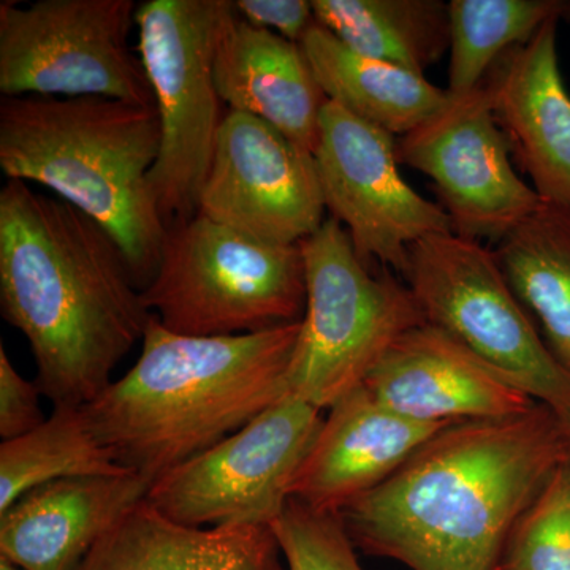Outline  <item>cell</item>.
<instances>
[{
	"instance_id": "obj_1",
	"label": "cell",
	"mask_w": 570,
	"mask_h": 570,
	"mask_svg": "<svg viewBox=\"0 0 570 570\" xmlns=\"http://www.w3.org/2000/svg\"><path fill=\"white\" fill-rule=\"evenodd\" d=\"M0 307L28 340L55 407L96 400L153 317L115 236L14 179L0 190Z\"/></svg>"
},
{
	"instance_id": "obj_2",
	"label": "cell",
	"mask_w": 570,
	"mask_h": 570,
	"mask_svg": "<svg viewBox=\"0 0 570 570\" xmlns=\"http://www.w3.org/2000/svg\"><path fill=\"white\" fill-rule=\"evenodd\" d=\"M562 464L557 412L453 423L341 512L356 549L412 570H498L520 519Z\"/></svg>"
},
{
	"instance_id": "obj_3",
	"label": "cell",
	"mask_w": 570,
	"mask_h": 570,
	"mask_svg": "<svg viewBox=\"0 0 570 570\" xmlns=\"http://www.w3.org/2000/svg\"><path fill=\"white\" fill-rule=\"evenodd\" d=\"M299 325L184 336L153 316L137 363L82 411L116 461L154 482L291 393Z\"/></svg>"
},
{
	"instance_id": "obj_4",
	"label": "cell",
	"mask_w": 570,
	"mask_h": 570,
	"mask_svg": "<svg viewBox=\"0 0 570 570\" xmlns=\"http://www.w3.org/2000/svg\"><path fill=\"white\" fill-rule=\"evenodd\" d=\"M160 151L154 105L105 97H3L0 168L40 184L121 245L140 291L159 266L167 225L151 184Z\"/></svg>"
},
{
	"instance_id": "obj_5",
	"label": "cell",
	"mask_w": 570,
	"mask_h": 570,
	"mask_svg": "<svg viewBox=\"0 0 570 570\" xmlns=\"http://www.w3.org/2000/svg\"><path fill=\"white\" fill-rule=\"evenodd\" d=\"M142 303L184 336H236L298 324L306 309L299 245L258 242L195 214L170 225Z\"/></svg>"
},
{
	"instance_id": "obj_6",
	"label": "cell",
	"mask_w": 570,
	"mask_h": 570,
	"mask_svg": "<svg viewBox=\"0 0 570 570\" xmlns=\"http://www.w3.org/2000/svg\"><path fill=\"white\" fill-rule=\"evenodd\" d=\"M299 247L306 309L288 392L325 411L365 382L397 337L425 321L411 291L392 275L374 276L333 217Z\"/></svg>"
},
{
	"instance_id": "obj_7",
	"label": "cell",
	"mask_w": 570,
	"mask_h": 570,
	"mask_svg": "<svg viewBox=\"0 0 570 570\" xmlns=\"http://www.w3.org/2000/svg\"><path fill=\"white\" fill-rule=\"evenodd\" d=\"M230 0H148L138 6V56L160 124L151 184L167 228L193 219L225 112L214 52Z\"/></svg>"
},
{
	"instance_id": "obj_8",
	"label": "cell",
	"mask_w": 570,
	"mask_h": 570,
	"mask_svg": "<svg viewBox=\"0 0 570 570\" xmlns=\"http://www.w3.org/2000/svg\"><path fill=\"white\" fill-rule=\"evenodd\" d=\"M407 288L425 324L466 347L499 376L557 411L570 396V371L543 343L493 250L453 234L409 250Z\"/></svg>"
},
{
	"instance_id": "obj_9",
	"label": "cell",
	"mask_w": 570,
	"mask_h": 570,
	"mask_svg": "<svg viewBox=\"0 0 570 570\" xmlns=\"http://www.w3.org/2000/svg\"><path fill=\"white\" fill-rule=\"evenodd\" d=\"M137 10L134 0L0 3V94L154 105L129 45Z\"/></svg>"
},
{
	"instance_id": "obj_10",
	"label": "cell",
	"mask_w": 570,
	"mask_h": 570,
	"mask_svg": "<svg viewBox=\"0 0 570 570\" xmlns=\"http://www.w3.org/2000/svg\"><path fill=\"white\" fill-rule=\"evenodd\" d=\"M285 395L246 426L154 480L148 502L189 527H269L291 501L296 472L324 419Z\"/></svg>"
},
{
	"instance_id": "obj_11",
	"label": "cell",
	"mask_w": 570,
	"mask_h": 570,
	"mask_svg": "<svg viewBox=\"0 0 570 570\" xmlns=\"http://www.w3.org/2000/svg\"><path fill=\"white\" fill-rule=\"evenodd\" d=\"M314 156L326 212L367 266L377 261L404 276L415 243L452 232L444 208L404 181L395 137L330 100Z\"/></svg>"
},
{
	"instance_id": "obj_12",
	"label": "cell",
	"mask_w": 570,
	"mask_h": 570,
	"mask_svg": "<svg viewBox=\"0 0 570 570\" xmlns=\"http://www.w3.org/2000/svg\"><path fill=\"white\" fill-rule=\"evenodd\" d=\"M512 154L483 82L396 141L397 163L436 186L453 234L479 243L501 242L543 205Z\"/></svg>"
},
{
	"instance_id": "obj_13",
	"label": "cell",
	"mask_w": 570,
	"mask_h": 570,
	"mask_svg": "<svg viewBox=\"0 0 570 570\" xmlns=\"http://www.w3.org/2000/svg\"><path fill=\"white\" fill-rule=\"evenodd\" d=\"M313 151L268 122L227 110L198 198L214 223L269 245H299L325 223Z\"/></svg>"
},
{
	"instance_id": "obj_14",
	"label": "cell",
	"mask_w": 570,
	"mask_h": 570,
	"mask_svg": "<svg viewBox=\"0 0 570 570\" xmlns=\"http://www.w3.org/2000/svg\"><path fill=\"white\" fill-rule=\"evenodd\" d=\"M363 384L396 414L433 425L512 417L538 403L428 324L397 337Z\"/></svg>"
},
{
	"instance_id": "obj_15",
	"label": "cell",
	"mask_w": 570,
	"mask_h": 570,
	"mask_svg": "<svg viewBox=\"0 0 570 570\" xmlns=\"http://www.w3.org/2000/svg\"><path fill=\"white\" fill-rule=\"evenodd\" d=\"M328 411L291 491L292 499L321 512H343L449 426L396 414L365 384L340 397Z\"/></svg>"
},
{
	"instance_id": "obj_16",
	"label": "cell",
	"mask_w": 570,
	"mask_h": 570,
	"mask_svg": "<svg viewBox=\"0 0 570 570\" xmlns=\"http://www.w3.org/2000/svg\"><path fill=\"white\" fill-rule=\"evenodd\" d=\"M551 20L487 75L491 108L540 200L570 212V94Z\"/></svg>"
},
{
	"instance_id": "obj_17",
	"label": "cell",
	"mask_w": 570,
	"mask_h": 570,
	"mask_svg": "<svg viewBox=\"0 0 570 570\" xmlns=\"http://www.w3.org/2000/svg\"><path fill=\"white\" fill-rule=\"evenodd\" d=\"M151 487L135 471L37 487L0 512V557L24 570H77Z\"/></svg>"
},
{
	"instance_id": "obj_18",
	"label": "cell",
	"mask_w": 570,
	"mask_h": 570,
	"mask_svg": "<svg viewBox=\"0 0 570 570\" xmlns=\"http://www.w3.org/2000/svg\"><path fill=\"white\" fill-rule=\"evenodd\" d=\"M214 80L228 110L255 116L316 153L328 99L302 45L255 28L234 9L217 40Z\"/></svg>"
},
{
	"instance_id": "obj_19",
	"label": "cell",
	"mask_w": 570,
	"mask_h": 570,
	"mask_svg": "<svg viewBox=\"0 0 570 570\" xmlns=\"http://www.w3.org/2000/svg\"><path fill=\"white\" fill-rule=\"evenodd\" d=\"M269 527H189L148 499L127 512L77 570H285Z\"/></svg>"
},
{
	"instance_id": "obj_20",
	"label": "cell",
	"mask_w": 570,
	"mask_h": 570,
	"mask_svg": "<svg viewBox=\"0 0 570 570\" xmlns=\"http://www.w3.org/2000/svg\"><path fill=\"white\" fill-rule=\"evenodd\" d=\"M302 47L330 102L393 137L417 129L450 102L448 89L422 75L352 51L317 22Z\"/></svg>"
},
{
	"instance_id": "obj_21",
	"label": "cell",
	"mask_w": 570,
	"mask_h": 570,
	"mask_svg": "<svg viewBox=\"0 0 570 570\" xmlns=\"http://www.w3.org/2000/svg\"><path fill=\"white\" fill-rule=\"evenodd\" d=\"M316 22L352 51L425 77L450 50L441 0H311Z\"/></svg>"
},
{
	"instance_id": "obj_22",
	"label": "cell",
	"mask_w": 570,
	"mask_h": 570,
	"mask_svg": "<svg viewBox=\"0 0 570 570\" xmlns=\"http://www.w3.org/2000/svg\"><path fill=\"white\" fill-rule=\"evenodd\" d=\"M499 266L570 371V212L543 204L497 243Z\"/></svg>"
},
{
	"instance_id": "obj_23",
	"label": "cell",
	"mask_w": 570,
	"mask_h": 570,
	"mask_svg": "<svg viewBox=\"0 0 570 570\" xmlns=\"http://www.w3.org/2000/svg\"><path fill=\"white\" fill-rule=\"evenodd\" d=\"M129 471L96 436L82 407L56 406L31 433L0 444V512L45 483Z\"/></svg>"
},
{
	"instance_id": "obj_24",
	"label": "cell",
	"mask_w": 570,
	"mask_h": 570,
	"mask_svg": "<svg viewBox=\"0 0 570 570\" xmlns=\"http://www.w3.org/2000/svg\"><path fill=\"white\" fill-rule=\"evenodd\" d=\"M570 18L564 0H452L450 20V96L475 91L494 63L528 43L546 22Z\"/></svg>"
},
{
	"instance_id": "obj_25",
	"label": "cell",
	"mask_w": 570,
	"mask_h": 570,
	"mask_svg": "<svg viewBox=\"0 0 570 570\" xmlns=\"http://www.w3.org/2000/svg\"><path fill=\"white\" fill-rule=\"evenodd\" d=\"M498 570H570V469L564 464L513 524Z\"/></svg>"
},
{
	"instance_id": "obj_26",
	"label": "cell",
	"mask_w": 570,
	"mask_h": 570,
	"mask_svg": "<svg viewBox=\"0 0 570 570\" xmlns=\"http://www.w3.org/2000/svg\"><path fill=\"white\" fill-rule=\"evenodd\" d=\"M272 531L287 570H365L341 513L321 512L291 499Z\"/></svg>"
},
{
	"instance_id": "obj_27",
	"label": "cell",
	"mask_w": 570,
	"mask_h": 570,
	"mask_svg": "<svg viewBox=\"0 0 570 570\" xmlns=\"http://www.w3.org/2000/svg\"><path fill=\"white\" fill-rule=\"evenodd\" d=\"M41 390L14 370L0 346V438L11 441L31 433L47 420L40 409Z\"/></svg>"
},
{
	"instance_id": "obj_28",
	"label": "cell",
	"mask_w": 570,
	"mask_h": 570,
	"mask_svg": "<svg viewBox=\"0 0 570 570\" xmlns=\"http://www.w3.org/2000/svg\"><path fill=\"white\" fill-rule=\"evenodd\" d=\"M236 14L243 20L302 45L316 24L311 0H236Z\"/></svg>"
},
{
	"instance_id": "obj_29",
	"label": "cell",
	"mask_w": 570,
	"mask_h": 570,
	"mask_svg": "<svg viewBox=\"0 0 570 570\" xmlns=\"http://www.w3.org/2000/svg\"><path fill=\"white\" fill-rule=\"evenodd\" d=\"M558 425H560L562 464L570 469V396L560 409H557Z\"/></svg>"
},
{
	"instance_id": "obj_30",
	"label": "cell",
	"mask_w": 570,
	"mask_h": 570,
	"mask_svg": "<svg viewBox=\"0 0 570 570\" xmlns=\"http://www.w3.org/2000/svg\"><path fill=\"white\" fill-rule=\"evenodd\" d=\"M0 570H24L20 568V566L13 564V562L6 560V558L0 557Z\"/></svg>"
}]
</instances>
